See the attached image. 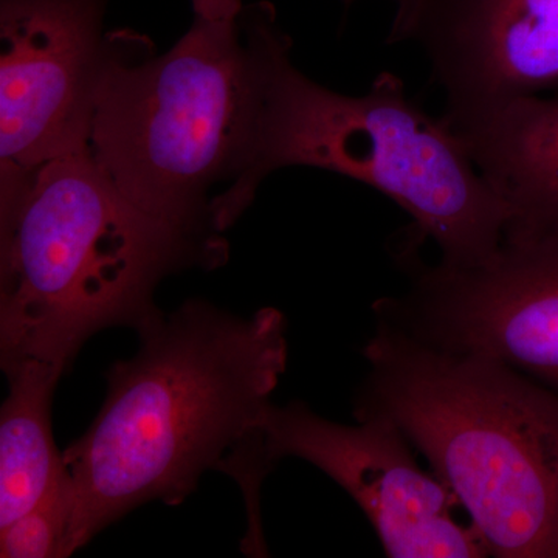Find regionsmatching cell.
<instances>
[{
    "instance_id": "6da1fadb",
    "label": "cell",
    "mask_w": 558,
    "mask_h": 558,
    "mask_svg": "<svg viewBox=\"0 0 558 558\" xmlns=\"http://www.w3.org/2000/svg\"><path fill=\"white\" fill-rule=\"evenodd\" d=\"M137 333L135 355L106 374L100 413L64 451L73 553L138 506L182 505L205 472L263 442L288 368V319L275 307L241 317L190 300Z\"/></svg>"
},
{
    "instance_id": "7a4b0ae2",
    "label": "cell",
    "mask_w": 558,
    "mask_h": 558,
    "mask_svg": "<svg viewBox=\"0 0 558 558\" xmlns=\"http://www.w3.org/2000/svg\"><path fill=\"white\" fill-rule=\"evenodd\" d=\"M288 38L270 2L231 20L194 14L163 54L117 32L95 98L89 149L116 189L150 218L215 240L209 191L238 185L258 157L271 62Z\"/></svg>"
},
{
    "instance_id": "3957f363",
    "label": "cell",
    "mask_w": 558,
    "mask_h": 558,
    "mask_svg": "<svg viewBox=\"0 0 558 558\" xmlns=\"http://www.w3.org/2000/svg\"><path fill=\"white\" fill-rule=\"evenodd\" d=\"M229 242L150 218L110 182L90 149L58 157L0 193V365L65 373L102 329L138 330L156 290L190 267L213 270Z\"/></svg>"
},
{
    "instance_id": "277c9868",
    "label": "cell",
    "mask_w": 558,
    "mask_h": 558,
    "mask_svg": "<svg viewBox=\"0 0 558 558\" xmlns=\"http://www.w3.org/2000/svg\"><path fill=\"white\" fill-rule=\"evenodd\" d=\"M362 354L368 373L355 418H385L402 432L457 497L488 557L558 558V395L379 319Z\"/></svg>"
},
{
    "instance_id": "5b68a950",
    "label": "cell",
    "mask_w": 558,
    "mask_h": 558,
    "mask_svg": "<svg viewBox=\"0 0 558 558\" xmlns=\"http://www.w3.org/2000/svg\"><path fill=\"white\" fill-rule=\"evenodd\" d=\"M290 51V38L275 51L252 171L213 197L219 229L229 230L244 215L271 172L311 167L359 180L395 201L413 219L416 240L439 248L444 266L490 258L509 226L508 205L442 117L411 100L395 73L381 72L365 95L349 97L303 75Z\"/></svg>"
},
{
    "instance_id": "8992f818",
    "label": "cell",
    "mask_w": 558,
    "mask_h": 558,
    "mask_svg": "<svg viewBox=\"0 0 558 558\" xmlns=\"http://www.w3.org/2000/svg\"><path fill=\"white\" fill-rule=\"evenodd\" d=\"M413 258L405 292L374 318L422 343L494 360L558 395V234L506 233L469 267Z\"/></svg>"
},
{
    "instance_id": "52a82bcc",
    "label": "cell",
    "mask_w": 558,
    "mask_h": 558,
    "mask_svg": "<svg viewBox=\"0 0 558 558\" xmlns=\"http://www.w3.org/2000/svg\"><path fill=\"white\" fill-rule=\"evenodd\" d=\"M110 0H0V191L89 148Z\"/></svg>"
},
{
    "instance_id": "ba28073f",
    "label": "cell",
    "mask_w": 558,
    "mask_h": 558,
    "mask_svg": "<svg viewBox=\"0 0 558 558\" xmlns=\"http://www.w3.org/2000/svg\"><path fill=\"white\" fill-rule=\"evenodd\" d=\"M347 425L306 403L271 405L264 453L274 468L299 458L322 470L357 502L388 558H486V545L449 487L417 464L414 447L379 417Z\"/></svg>"
},
{
    "instance_id": "9c48e42d",
    "label": "cell",
    "mask_w": 558,
    "mask_h": 558,
    "mask_svg": "<svg viewBox=\"0 0 558 558\" xmlns=\"http://www.w3.org/2000/svg\"><path fill=\"white\" fill-rule=\"evenodd\" d=\"M388 44H413L449 126L558 92V0H389Z\"/></svg>"
},
{
    "instance_id": "30bf717a",
    "label": "cell",
    "mask_w": 558,
    "mask_h": 558,
    "mask_svg": "<svg viewBox=\"0 0 558 558\" xmlns=\"http://www.w3.org/2000/svg\"><path fill=\"white\" fill-rule=\"evenodd\" d=\"M450 128L508 205L506 233L558 234V95L520 98Z\"/></svg>"
},
{
    "instance_id": "8fae6325",
    "label": "cell",
    "mask_w": 558,
    "mask_h": 558,
    "mask_svg": "<svg viewBox=\"0 0 558 558\" xmlns=\"http://www.w3.org/2000/svg\"><path fill=\"white\" fill-rule=\"evenodd\" d=\"M3 373L9 396L0 411V527L35 508L70 476L51 432L61 371L24 362Z\"/></svg>"
},
{
    "instance_id": "7c38bea8",
    "label": "cell",
    "mask_w": 558,
    "mask_h": 558,
    "mask_svg": "<svg viewBox=\"0 0 558 558\" xmlns=\"http://www.w3.org/2000/svg\"><path fill=\"white\" fill-rule=\"evenodd\" d=\"M75 501L72 478L35 508L0 527L3 558H61L73 554L72 529Z\"/></svg>"
},
{
    "instance_id": "4fadbf2b",
    "label": "cell",
    "mask_w": 558,
    "mask_h": 558,
    "mask_svg": "<svg viewBox=\"0 0 558 558\" xmlns=\"http://www.w3.org/2000/svg\"><path fill=\"white\" fill-rule=\"evenodd\" d=\"M196 16L205 20H231L242 10V0H191ZM354 0H343L344 5H351Z\"/></svg>"
}]
</instances>
